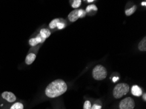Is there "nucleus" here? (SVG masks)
Segmentation results:
<instances>
[{
	"label": "nucleus",
	"instance_id": "9d476101",
	"mask_svg": "<svg viewBox=\"0 0 146 109\" xmlns=\"http://www.w3.org/2000/svg\"><path fill=\"white\" fill-rule=\"evenodd\" d=\"M39 34H40L43 38H45V39L48 38V37H50V32L48 29L46 28H43L40 30V32H39Z\"/></svg>",
	"mask_w": 146,
	"mask_h": 109
},
{
	"label": "nucleus",
	"instance_id": "20e7f679",
	"mask_svg": "<svg viewBox=\"0 0 146 109\" xmlns=\"http://www.w3.org/2000/svg\"><path fill=\"white\" fill-rule=\"evenodd\" d=\"M119 109H134L135 107L134 100L130 97L121 100L119 104Z\"/></svg>",
	"mask_w": 146,
	"mask_h": 109
},
{
	"label": "nucleus",
	"instance_id": "39448f33",
	"mask_svg": "<svg viewBox=\"0 0 146 109\" xmlns=\"http://www.w3.org/2000/svg\"><path fill=\"white\" fill-rule=\"evenodd\" d=\"M1 97L4 100H5L6 101H7L8 103H14L17 101V97L14 93L8 92V91H5L1 93Z\"/></svg>",
	"mask_w": 146,
	"mask_h": 109
},
{
	"label": "nucleus",
	"instance_id": "7ed1b4c3",
	"mask_svg": "<svg viewBox=\"0 0 146 109\" xmlns=\"http://www.w3.org/2000/svg\"><path fill=\"white\" fill-rule=\"evenodd\" d=\"M92 77L96 81L104 80L108 75V71L105 67L102 65L95 66L92 70Z\"/></svg>",
	"mask_w": 146,
	"mask_h": 109
},
{
	"label": "nucleus",
	"instance_id": "5701e85b",
	"mask_svg": "<svg viewBox=\"0 0 146 109\" xmlns=\"http://www.w3.org/2000/svg\"><path fill=\"white\" fill-rule=\"evenodd\" d=\"M94 0H87V1L88 2V3H91V2H92V1H94Z\"/></svg>",
	"mask_w": 146,
	"mask_h": 109
},
{
	"label": "nucleus",
	"instance_id": "2eb2a0df",
	"mask_svg": "<svg viewBox=\"0 0 146 109\" xmlns=\"http://www.w3.org/2000/svg\"><path fill=\"white\" fill-rule=\"evenodd\" d=\"M28 43H29V44L31 46H35L38 44H39L35 37H34V38H31L29 40V42H28Z\"/></svg>",
	"mask_w": 146,
	"mask_h": 109
},
{
	"label": "nucleus",
	"instance_id": "423d86ee",
	"mask_svg": "<svg viewBox=\"0 0 146 109\" xmlns=\"http://www.w3.org/2000/svg\"><path fill=\"white\" fill-rule=\"evenodd\" d=\"M131 92L132 94L136 97H140L143 93L141 88L138 85H134L132 86L131 88Z\"/></svg>",
	"mask_w": 146,
	"mask_h": 109
},
{
	"label": "nucleus",
	"instance_id": "f3484780",
	"mask_svg": "<svg viewBox=\"0 0 146 109\" xmlns=\"http://www.w3.org/2000/svg\"><path fill=\"white\" fill-rule=\"evenodd\" d=\"M91 103L89 101H86L83 104V109H91Z\"/></svg>",
	"mask_w": 146,
	"mask_h": 109
},
{
	"label": "nucleus",
	"instance_id": "1a4fd4ad",
	"mask_svg": "<svg viewBox=\"0 0 146 109\" xmlns=\"http://www.w3.org/2000/svg\"><path fill=\"white\" fill-rule=\"evenodd\" d=\"M138 49L141 52H145L146 51V37H144L143 39L138 44Z\"/></svg>",
	"mask_w": 146,
	"mask_h": 109
},
{
	"label": "nucleus",
	"instance_id": "4be33fe9",
	"mask_svg": "<svg viewBox=\"0 0 146 109\" xmlns=\"http://www.w3.org/2000/svg\"><path fill=\"white\" fill-rule=\"evenodd\" d=\"M141 5L145 6V5H146V3H145V1H143V2H142V3H141Z\"/></svg>",
	"mask_w": 146,
	"mask_h": 109
},
{
	"label": "nucleus",
	"instance_id": "412c9836",
	"mask_svg": "<svg viewBox=\"0 0 146 109\" xmlns=\"http://www.w3.org/2000/svg\"><path fill=\"white\" fill-rule=\"evenodd\" d=\"M142 95V97H143V101H146V93H143V95Z\"/></svg>",
	"mask_w": 146,
	"mask_h": 109
},
{
	"label": "nucleus",
	"instance_id": "a211bd4d",
	"mask_svg": "<svg viewBox=\"0 0 146 109\" xmlns=\"http://www.w3.org/2000/svg\"><path fill=\"white\" fill-rule=\"evenodd\" d=\"M78 15L79 18H83L85 17L86 12L83 9H79L78 10Z\"/></svg>",
	"mask_w": 146,
	"mask_h": 109
},
{
	"label": "nucleus",
	"instance_id": "f257e3e1",
	"mask_svg": "<svg viewBox=\"0 0 146 109\" xmlns=\"http://www.w3.org/2000/svg\"><path fill=\"white\" fill-rule=\"evenodd\" d=\"M68 85L64 80L57 79L50 82L46 87L45 93L48 98H56L65 93Z\"/></svg>",
	"mask_w": 146,
	"mask_h": 109
},
{
	"label": "nucleus",
	"instance_id": "f03ea898",
	"mask_svg": "<svg viewBox=\"0 0 146 109\" xmlns=\"http://www.w3.org/2000/svg\"><path fill=\"white\" fill-rule=\"evenodd\" d=\"M130 86L127 83H119L115 86L113 90V95L114 98L119 99L125 96L129 93Z\"/></svg>",
	"mask_w": 146,
	"mask_h": 109
},
{
	"label": "nucleus",
	"instance_id": "aec40b11",
	"mask_svg": "<svg viewBox=\"0 0 146 109\" xmlns=\"http://www.w3.org/2000/svg\"><path fill=\"white\" fill-rule=\"evenodd\" d=\"M91 109H102V106L97 104H94V105L91 106Z\"/></svg>",
	"mask_w": 146,
	"mask_h": 109
},
{
	"label": "nucleus",
	"instance_id": "f8f14e48",
	"mask_svg": "<svg viewBox=\"0 0 146 109\" xmlns=\"http://www.w3.org/2000/svg\"><path fill=\"white\" fill-rule=\"evenodd\" d=\"M10 109H24V104L21 102H16L11 106Z\"/></svg>",
	"mask_w": 146,
	"mask_h": 109
},
{
	"label": "nucleus",
	"instance_id": "dca6fc26",
	"mask_svg": "<svg viewBox=\"0 0 146 109\" xmlns=\"http://www.w3.org/2000/svg\"><path fill=\"white\" fill-rule=\"evenodd\" d=\"M81 4V0H74L72 3V7L74 9H77L80 7Z\"/></svg>",
	"mask_w": 146,
	"mask_h": 109
},
{
	"label": "nucleus",
	"instance_id": "6ab92c4d",
	"mask_svg": "<svg viewBox=\"0 0 146 109\" xmlns=\"http://www.w3.org/2000/svg\"><path fill=\"white\" fill-rule=\"evenodd\" d=\"M56 28H58V30H62V29L65 28V25H64V24L62 23V22H58V23L57 24Z\"/></svg>",
	"mask_w": 146,
	"mask_h": 109
},
{
	"label": "nucleus",
	"instance_id": "6e6552de",
	"mask_svg": "<svg viewBox=\"0 0 146 109\" xmlns=\"http://www.w3.org/2000/svg\"><path fill=\"white\" fill-rule=\"evenodd\" d=\"M68 18L69 20L72 22H74L77 21L79 18L78 15V9H75L71 12L68 15Z\"/></svg>",
	"mask_w": 146,
	"mask_h": 109
},
{
	"label": "nucleus",
	"instance_id": "ddd939ff",
	"mask_svg": "<svg viewBox=\"0 0 146 109\" xmlns=\"http://www.w3.org/2000/svg\"><path fill=\"white\" fill-rule=\"evenodd\" d=\"M60 22V20L58 18H56L52 20L50 22L49 24V28L50 29H54L55 28H56L57 24Z\"/></svg>",
	"mask_w": 146,
	"mask_h": 109
},
{
	"label": "nucleus",
	"instance_id": "9b49d317",
	"mask_svg": "<svg viewBox=\"0 0 146 109\" xmlns=\"http://www.w3.org/2000/svg\"><path fill=\"white\" fill-rule=\"evenodd\" d=\"M137 9V6L136 5H134L133 7H132L131 8H130L129 9H127L125 11V15L127 16H130L132 14H134L135 13V11Z\"/></svg>",
	"mask_w": 146,
	"mask_h": 109
},
{
	"label": "nucleus",
	"instance_id": "0eeeda50",
	"mask_svg": "<svg viewBox=\"0 0 146 109\" xmlns=\"http://www.w3.org/2000/svg\"><path fill=\"white\" fill-rule=\"evenodd\" d=\"M35 58H36V54L35 53H29L27 55H26L25 59V63L26 65H30L31 64L34 63Z\"/></svg>",
	"mask_w": 146,
	"mask_h": 109
},
{
	"label": "nucleus",
	"instance_id": "4468645a",
	"mask_svg": "<svg viewBox=\"0 0 146 109\" xmlns=\"http://www.w3.org/2000/svg\"><path fill=\"white\" fill-rule=\"evenodd\" d=\"M97 11L98 10V8H97V7L95 5H90L87 7V8H86V13H90L91 11Z\"/></svg>",
	"mask_w": 146,
	"mask_h": 109
}]
</instances>
